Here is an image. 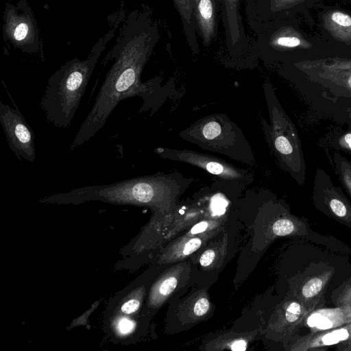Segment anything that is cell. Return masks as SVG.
Segmentation results:
<instances>
[{"mask_svg":"<svg viewBox=\"0 0 351 351\" xmlns=\"http://www.w3.org/2000/svg\"><path fill=\"white\" fill-rule=\"evenodd\" d=\"M156 27L143 32L134 47L119 56L106 74L95 103L81 124L69 151L73 152L90 140L105 125L118 104L139 96L150 101L156 92L155 80L141 82V74L158 38Z\"/></svg>","mask_w":351,"mask_h":351,"instance_id":"6da1fadb","label":"cell"},{"mask_svg":"<svg viewBox=\"0 0 351 351\" xmlns=\"http://www.w3.org/2000/svg\"><path fill=\"white\" fill-rule=\"evenodd\" d=\"M178 179L157 173L105 185L88 186L45 198L47 202L102 200L112 203L160 206L178 193Z\"/></svg>","mask_w":351,"mask_h":351,"instance_id":"7a4b0ae2","label":"cell"},{"mask_svg":"<svg viewBox=\"0 0 351 351\" xmlns=\"http://www.w3.org/2000/svg\"><path fill=\"white\" fill-rule=\"evenodd\" d=\"M99 53L69 61L49 77L40 107L53 126L65 129L72 123Z\"/></svg>","mask_w":351,"mask_h":351,"instance_id":"3957f363","label":"cell"},{"mask_svg":"<svg viewBox=\"0 0 351 351\" xmlns=\"http://www.w3.org/2000/svg\"><path fill=\"white\" fill-rule=\"evenodd\" d=\"M268 45L287 64L335 56L304 13L279 21Z\"/></svg>","mask_w":351,"mask_h":351,"instance_id":"277c9868","label":"cell"},{"mask_svg":"<svg viewBox=\"0 0 351 351\" xmlns=\"http://www.w3.org/2000/svg\"><path fill=\"white\" fill-rule=\"evenodd\" d=\"M303 13L335 56H351V0H324Z\"/></svg>","mask_w":351,"mask_h":351,"instance_id":"5b68a950","label":"cell"},{"mask_svg":"<svg viewBox=\"0 0 351 351\" xmlns=\"http://www.w3.org/2000/svg\"><path fill=\"white\" fill-rule=\"evenodd\" d=\"M232 123L219 117L210 116L193 124L183 133V137L199 146L234 157L233 146L245 140Z\"/></svg>","mask_w":351,"mask_h":351,"instance_id":"8992f818","label":"cell"},{"mask_svg":"<svg viewBox=\"0 0 351 351\" xmlns=\"http://www.w3.org/2000/svg\"><path fill=\"white\" fill-rule=\"evenodd\" d=\"M288 65L313 82L351 92V56H330Z\"/></svg>","mask_w":351,"mask_h":351,"instance_id":"52a82bcc","label":"cell"},{"mask_svg":"<svg viewBox=\"0 0 351 351\" xmlns=\"http://www.w3.org/2000/svg\"><path fill=\"white\" fill-rule=\"evenodd\" d=\"M265 93L271 121V127L266 124L270 129L267 127L264 129L266 130L267 139L270 140L272 149L279 160L294 168V171H298L301 169L302 160L295 131L283 111L273 102L271 93L266 88Z\"/></svg>","mask_w":351,"mask_h":351,"instance_id":"ba28073f","label":"cell"},{"mask_svg":"<svg viewBox=\"0 0 351 351\" xmlns=\"http://www.w3.org/2000/svg\"><path fill=\"white\" fill-rule=\"evenodd\" d=\"M0 123L10 148L19 160L34 162V132L21 111L1 101Z\"/></svg>","mask_w":351,"mask_h":351,"instance_id":"9c48e42d","label":"cell"},{"mask_svg":"<svg viewBox=\"0 0 351 351\" xmlns=\"http://www.w3.org/2000/svg\"><path fill=\"white\" fill-rule=\"evenodd\" d=\"M155 151L161 157L189 163L217 176L219 178L228 181H245L250 179V174L247 171L239 169L213 156L188 150H174L166 148H158Z\"/></svg>","mask_w":351,"mask_h":351,"instance_id":"30bf717a","label":"cell"},{"mask_svg":"<svg viewBox=\"0 0 351 351\" xmlns=\"http://www.w3.org/2000/svg\"><path fill=\"white\" fill-rule=\"evenodd\" d=\"M222 19L228 49L234 53L246 45V36L240 14V0H223Z\"/></svg>","mask_w":351,"mask_h":351,"instance_id":"8fae6325","label":"cell"},{"mask_svg":"<svg viewBox=\"0 0 351 351\" xmlns=\"http://www.w3.org/2000/svg\"><path fill=\"white\" fill-rule=\"evenodd\" d=\"M194 15L205 47L209 46L216 35L217 10L215 0H192Z\"/></svg>","mask_w":351,"mask_h":351,"instance_id":"7c38bea8","label":"cell"},{"mask_svg":"<svg viewBox=\"0 0 351 351\" xmlns=\"http://www.w3.org/2000/svg\"><path fill=\"white\" fill-rule=\"evenodd\" d=\"M308 325L316 330H328L351 322V309H322L308 317Z\"/></svg>","mask_w":351,"mask_h":351,"instance_id":"4fadbf2b","label":"cell"},{"mask_svg":"<svg viewBox=\"0 0 351 351\" xmlns=\"http://www.w3.org/2000/svg\"><path fill=\"white\" fill-rule=\"evenodd\" d=\"M351 338V324L346 327L323 333L305 336L296 344L297 350H307L315 347L330 346Z\"/></svg>","mask_w":351,"mask_h":351,"instance_id":"5bb4252c","label":"cell"},{"mask_svg":"<svg viewBox=\"0 0 351 351\" xmlns=\"http://www.w3.org/2000/svg\"><path fill=\"white\" fill-rule=\"evenodd\" d=\"M172 1L181 18L187 41L193 53H197L199 51V47L192 24L193 1L192 0Z\"/></svg>","mask_w":351,"mask_h":351,"instance_id":"9a60e30c","label":"cell"},{"mask_svg":"<svg viewBox=\"0 0 351 351\" xmlns=\"http://www.w3.org/2000/svg\"><path fill=\"white\" fill-rule=\"evenodd\" d=\"M178 285L176 276L170 272L159 280L154 287L151 297L154 304H159L167 298L176 289Z\"/></svg>","mask_w":351,"mask_h":351,"instance_id":"2e32d148","label":"cell"},{"mask_svg":"<svg viewBox=\"0 0 351 351\" xmlns=\"http://www.w3.org/2000/svg\"><path fill=\"white\" fill-rule=\"evenodd\" d=\"M200 237H186L176 243L170 249V260L185 258L200 247L202 244Z\"/></svg>","mask_w":351,"mask_h":351,"instance_id":"e0dca14e","label":"cell"},{"mask_svg":"<svg viewBox=\"0 0 351 351\" xmlns=\"http://www.w3.org/2000/svg\"><path fill=\"white\" fill-rule=\"evenodd\" d=\"M330 275L328 274L312 278L304 284L301 294L304 301L310 300L319 295L328 280Z\"/></svg>","mask_w":351,"mask_h":351,"instance_id":"ac0fdd59","label":"cell"},{"mask_svg":"<svg viewBox=\"0 0 351 351\" xmlns=\"http://www.w3.org/2000/svg\"><path fill=\"white\" fill-rule=\"evenodd\" d=\"M298 230L295 223L288 219L277 220L272 226V231L276 236H286L295 232Z\"/></svg>","mask_w":351,"mask_h":351,"instance_id":"d6986e66","label":"cell"},{"mask_svg":"<svg viewBox=\"0 0 351 351\" xmlns=\"http://www.w3.org/2000/svg\"><path fill=\"white\" fill-rule=\"evenodd\" d=\"M328 199V206L331 211L337 217L345 218L348 214V208L346 203L341 199V197L335 195Z\"/></svg>","mask_w":351,"mask_h":351,"instance_id":"ffe728a7","label":"cell"},{"mask_svg":"<svg viewBox=\"0 0 351 351\" xmlns=\"http://www.w3.org/2000/svg\"><path fill=\"white\" fill-rule=\"evenodd\" d=\"M191 310V315L195 317H200L205 315L210 309V302L205 296H199L191 303L189 307Z\"/></svg>","mask_w":351,"mask_h":351,"instance_id":"44dd1931","label":"cell"},{"mask_svg":"<svg viewBox=\"0 0 351 351\" xmlns=\"http://www.w3.org/2000/svg\"><path fill=\"white\" fill-rule=\"evenodd\" d=\"M227 206V201L221 196H214L210 202V209L214 215H222L226 212Z\"/></svg>","mask_w":351,"mask_h":351,"instance_id":"7402d4cb","label":"cell"},{"mask_svg":"<svg viewBox=\"0 0 351 351\" xmlns=\"http://www.w3.org/2000/svg\"><path fill=\"white\" fill-rule=\"evenodd\" d=\"M339 169L344 184L351 193V166L347 162H341Z\"/></svg>","mask_w":351,"mask_h":351,"instance_id":"603a6c76","label":"cell"},{"mask_svg":"<svg viewBox=\"0 0 351 351\" xmlns=\"http://www.w3.org/2000/svg\"><path fill=\"white\" fill-rule=\"evenodd\" d=\"M117 328L120 333L128 334L133 330L134 322L128 318H121L118 321Z\"/></svg>","mask_w":351,"mask_h":351,"instance_id":"cb8c5ba5","label":"cell"},{"mask_svg":"<svg viewBox=\"0 0 351 351\" xmlns=\"http://www.w3.org/2000/svg\"><path fill=\"white\" fill-rule=\"evenodd\" d=\"M140 306V302L137 299H131L125 302L121 306V311L125 314H131L136 312Z\"/></svg>","mask_w":351,"mask_h":351,"instance_id":"d4e9b609","label":"cell"},{"mask_svg":"<svg viewBox=\"0 0 351 351\" xmlns=\"http://www.w3.org/2000/svg\"><path fill=\"white\" fill-rule=\"evenodd\" d=\"M215 225L213 221H203L194 226L190 230L191 234H201L210 229Z\"/></svg>","mask_w":351,"mask_h":351,"instance_id":"484cf974","label":"cell"},{"mask_svg":"<svg viewBox=\"0 0 351 351\" xmlns=\"http://www.w3.org/2000/svg\"><path fill=\"white\" fill-rule=\"evenodd\" d=\"M215 258V252L211 249H208L202 253L199 258V263L203 267L210 265Z\"/></svg>","mask_w":351,"mask_h":351,"instance_id":"4316f807","label":"cell"},{"mask_svg":"<svg viewBox=\"0 0 351 351\" xmlns=\"http://www.w3.org/2000/svg\"><path fill=\"white\" fill-rule=\"evenodd\" d=\"M28 32V27L25 23L19 24L15 29L14 36L17 40H22L24 39Z\"/></svg>","mask_w":351,"mask_h":351,"instance_id":"83f0119b","label":"cell"}]
</instances>
